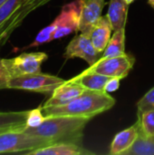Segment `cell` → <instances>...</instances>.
<instances>
[{
	"mask_svg": "<svg viewBox=\"0 0 154 155\" xmlns=\"http://www.w3.org/2000/svg\"><path fill=\"white\" fill-rule=\"evenodd\" d=\"M115 103L116 100L106 92L85 89L82 94L64 105L43 107V114L45 117L76 116L93 119L112 109Z\"/></svg>",
	"mask_w": 154,
	"mask_h": 155,
	"instance_id": "6da1fadb",
	"label": "cell"
},
{
	"mask_svg": "<svg viewBox=\"0 0 154 155\" xmlns=\"http://www.w3.org/2000/svg\"><path fill=\"white\" fill-rule=\"evenodd\" d=\"M91 118L76 116H49L38 127H25L23 132L44 137L52 144L55 143H74L82 144L84 130Z\"/></svg>",
	"mask_w": 154,
	"mask_h": 155,
	"instance_id": "7a4b0ae2",
	"label": "cell"
},
{
	"mask_svg": "<svg viewBox=\"0 0 154 155\" xmlns=\"http://www.w3.org/2000/svg\"><path fill=\"white\" fill-rule=\"evenodd\" d=\"M52 144V143L42 136L26 134L23 131L11 130L0 134V153L27 152L40 149Z\"/></svg>",
	"mask_w": 154,
	"mask_h": 155,
	"instance_id": "3957f363",
	"label": "cell"
},
{
	"mask_svg": "<svg viewBox=\"0 0 154 155\" xmlns=\"http://www.w3.org/2000/svg\"><path fill=\"white\" fill-rule=\"evenodd\" d=\"M65 80L42 72L13 77L8 82V89H17L51 95Z\"/></svg>",
	"mask_w": 154,
	"mask_h": 155,
	"instance_id": "277c9868",
	"label": "cell"
},
{
	"mask_svg": "<svg viewBox=\"0 0 154 155\" xmlns=\"http://www.w3.org/2000/svg\"><path fill=\"white\" fill-rule=\"evenodd\" d=\"M47 58L48 55L44 52H32L23 53L14 58L3 59V62L11 79L16 76L40 73L42 64Z\"/></svg>",
	"mask_w": 154,
	"mask_h": 155,
	"instance_id": "5b68a950",
	"label": "cell"
},
{
	"mask_svg": "<svg viewBox=\"0 0 154 155\" xmlns=\"http://www.w3.org/2000/svg\"><path fill=\"white\" fill-rule=\"evenodd\" d=\"M135 58L132 54H124L119 56L103 58L101 57L93 65L89 66V70L96 72L108 77H118L123 79L127 77L133 69Z\"/></svg>",
	"mask_w": 154,
	"mask_h": 155,
	"instance_id": "8992f818",
	"label": "cell"
},
{
	"mask_svg": "<svg viewBox=\"0 0 154 155\" xmlns=\"http://www.w3.org/2000/svg\"><path fill=\"white\" fill-rule=\"evenodd\" d=\"M103 54L99 53L93 45L90 34L81 33L74 36L65 48L64 58L68 60L72 58H82L89 66L93 65L101 57Z\"/></svg>",
	"mask_w": 154,
	"mask_h": 155,
	"instance_id": "52a82bcc",
	"label": "cell"
},
{
	"mask_svg": "<svg viewBox=\"0 0 154 155\" xmlns=\"http://www.w3.org/2000/svg\"><path fill=\"white\" fill-rule=\"evenodd\" d=\"M82 0H74L64 5L60 14L55 18L57 28L54 35V40L63 38L73 32L78 31Z\"/></svg>",
	"mask_w": 154,
	"mask_h": 155,
	"instance_id": "ba28073f",
	"label": "cell"
},
{
	"mask_svg": "<svg viewBox=\"0 0 154 155\" xmlns=\"http://www.w3.org/2000/svg\"><path fill=\"white\" fill-rule=\"evenodd\" d=\"M51 0H23L19 7L5 25L0 32V46L4 45L9 39L11 35L17 29L25 19L37 8L46 5Z\"/></svg>",
	"mask_w": 154,
	"mask_h": 155,
	"instance_id": "9c48e42d",
	"label": "cell"
},
{
	"mask_svg": "<svg viewBox=\"0 0 154 155\" xmlns=\"http://www.w3.org/2000/svg\"><path fill=\"white\" fill-rule=\"evenodd\" d=\"M104 5V0H82L78 31L84 34H90L93 25L102 16Z\"/></svg>",
	"mask_w": 154,
	"mask_h": 155,
	"instance_id": "30bf717a",
	"label": "cell"
},
{
	"mask_svg": "<svg viewBox=\"0 0 154 155\" xmlns=\"http://www.w3.org/2000/svg\"><path fill=\"white\" fill-rule=\"evenodd\" d=\"M84 90V86L72 80L65 81L54 91L50 98L43 104V107L64 105L82 94Z\"/></svg>",
	"mask_w": 154,
	"mask_h": 155,
	"instance_id": "8fae6325",
	"label": "cell"
},
{
	"mask_svg": "<svg viewBox=\"0 0 154 155\" xmlns=\"http://www.w3.org/2000/svg\"><path fill=\"white\" fill-rule=\"evenodd\" d=\"M29 155H93L82 144L74 143H55L48 146L27 152Z\"/></svg>",
	"mask_w": 154,
	"mask_h": 155,
	"instance_id": "7c38bea8",
	"label": "cell"
},
{
	"mask_svg": "<svg viewBox=\"0 0 154 155\" xmlns=\"http://www.w3.org/2000/svg\"><path fill=\"white\" fill-rule=\"evenodd\" d=\"M140 134L139 125L135 123L127 129L119 132L110 145V154L123 155L136 142Z\"/></svg>",
	"mask_w": 154,
	"mask_h": 155,
	"instance_id": "4fadbf2b",
	"label": "cell"
},
{
	"mask_svg": "<svg viewBox=\"0 0 154 155\" xmlns=\"http://www.w3.org/2000/svg\"><path fill=\"white\" fill-rule=\"evenodd\" d=\"M113 27L108 20V18L105 16H101L100 19L96 22V24L93 25L90 32V37L93 42V46L95 49L103 54L105 50L111 37H112V32Z\"/></svg>",
	"mask_w": 154,
	"mask_h": 155,
	"instance_id": "5bb4252c",
	"label": "cell"
},
{
	"mask_svg": "<svg viewBox=\"0 0 154 155\" xmlns=\"http://www.w3.org/2000/svg\"><path fill=\"white\" fill-rule=\"evenodd\" d=\"M128 7L129 5L124 0H110L106 17L110 21L113 32L125 27Z\"/></svg>",
	"mask_w": 154,
	"mask_h": 155,
	"instance_id": "9a60e30c",
	"label": "cell"
},
{
	"mask_svg": "<svg viewBox=\"0 0 154 155\" xmlns=\"http://www.w3.org/2000/svg\"><path fill=\"white\" fill-rule=\"evenodd\" d=\"M110 78L111 77H108L103 74H100L87 68L83 73H81L80 74L74 76L70 80L81 84L87 90L104 92V86Z\"/></svg>",
	"mask_w": 154,
	"mask_h": 155,
	"instance_id": "2e32d148",
	"label": "cell"
},
{
	"mask_svg": "<svg viewBox=\"0 0 154 155\" xmlns=\"http://www.w3.org/2000/svg\"><path fill=\"white\" fill-rule=\"evenodd\" d=\"M28 111L0 112V129L23 131L26 125Z\"/></svg>",
	"mask_w": 154,
	"mask_h": 155,
	"instance_id": "e0dca14e",
	"label": "cell"
},
{
	"mask_svg": "<svg viewBox=\"0 0 154 155\" xmlns=\"http://www.w3.org/2000/svg\"><path fill=\"white\" fill-rule=\"evenodd\" d=\"M125 54V27L114 31L105 50L103 53V58L119 56Z\"/></svg>",
	"mask_w": 154,
	"mask_h": 155,
	"instance_id": "ac0fdd59",
	"label": "cell"
},
{
	"mask_svg": "<svg viewBox=\"0 0 154 155\" xmlns=\"http://www.w3.org/2000/svg\"><path fill=\"white\" fill-rule=\"evenodd\" d=\"M136 123L139 125L140 134L145 137L154 136V108H148L137 113Z\"/></svg>",
	"mask_w": 154,
	"mask_h": 155,
	"instance_id": "d6986e66",
	"label": "cell"
},
{
	"mask_svg": "<svg viewBox=\"0 0 154 155\" xmlns=\"http://www.w3.org/2000/svg\"><path fill=\"white\" fill-rule=\"evenodd\" d=\"M123 155H154V136L145 137L139 134L134 144Z\"/></svg>",
	"mask_w": 154,
	"mask_h": 155,
	"instance_id": "ffe728a7",
	"label": "cell"
},
{
	"mask_svg": "<svg viewBox=\"0 0 154 155\" xmlns=\"http://www.w3.org/2000/svg\"><path fill=\"white\" fill-rule=\"evenodd\" d=\"M57 28V22L55 21V19L47 26H45L44 28H43L35 36L34 42H32L30 45H28L27 46H25L24 48H22L21 50H25V49H28V48H33V47H37L45 43H49L51 41L54 40V32Z\"/></svg>",
	"mask_w": 154,
	"mask_h": 155,
	"instance_id": "44dd1931",
	"label": "cell"
},
{
	"mask_svg": "<svg viewBox=\"0 0 154 155\" xmlns=\"http://www.w3.org/2000/svg\"><path fill=\"white\" fill-rule=\"evenodd\" d=\"M23 0H6L0 6V32L8 22Z\"/></svg>",
	"mask_w": 154,
	"mask_h": 155,
	"instance_id": "7402d4cb",
	"label": "cell"
},
{
	"mask_svg": "<svg viewBox=\"0 0 154 155\" xmlns=\"http://www.w3.org/2000/svg\"><path fill=\"white\" fill-rule=\"evenodd\" d=\"M45 119L46 117L43 114V105H39L37 108L28 111L25 125L30 128L38 127L45 121Z\"/></svg>",
	"mask_w": 154,
	"mask_h": 155,
	"instance_id": "603a6c76",
	"label": "cell"
},
{
	"mask_svg": "<svg viewBox=\"0 0 154 155\" xmlns=\"http://www.w3.org/2000/svg\"><path fill=\"white\" fill-rule=\"evenodd\" d=\"M138 111L154 108V86L151 88L137 103Z\"/></svg>",
	"mask_w": 154,
	"mask_h": 155,
	"instance_id": "cb8c5ba5",
	"label": "cell"
},
{
	"mask_svg": "<svg viewBox=\"0 0 154 155\" xmlns=\"http://www.w3.org/2000/svg\"><path fill=\"white\" fill-rule=\"evenodd\" d=\"M9 80H10V76L8 71L4 64L3 59L0 58V90L8 89Z\"/></svg>",
	"mask_w": 154,
	"mask_h": 155,
	"instance_id": "d4e9b609",
	"label": "cell"
},
{
	"mask_svg": "<svg viewBox=\"0 0 154 155\" xmlns=\"http://www.w3.org/2000/svg\"><path fill=\"white\" fill-rule=\"evenodd\" d=\"M121 78L118 77H111L108 82L106 83L105 86H104V92L111 94L113 93L115 91H117L120 87V83H121Z\"/></svg>",
	"mask_w": 154,
	"mask_h": 155,
	"instance_id": "484cf974",
	"label": "cell"
},
{
	"mask_svg": "<svg viewBox=\"0 0 154 155\" xmlns=\"http://www.w3.org/2000/svg\"><path fill=\"white\" fill-rule=\"evenodd\" d=\"M147 1H148V4L154 9V0H147Z\"/></svg>",
	"mask_w": 154,
	"mask_h": 155,
	"instance_id": "4316f807",
	"label": "cell"
},
{
	"mask_svg": "<svg viewBox=\"0 0 154 155\" xmlns=\"http://www.w3.org/2000/svg\"><path fill=\"white\" fill-rule=\"evenodd\" d=\"M7 131H11V130L10 129H0V134L5 133V132H7Z\"/></svg>",
	"mask_w": 154,
	"mask_h": 155,
	"instance_id": "83f0119b",
	"label": "cell"
},
{
	"mask_svg": "<svg viewBox=\"0 0 154 155\" xmlns=\"http://www.w3.org/2000/svg\"><path fill=\"white\" fill-rule=\"evenodd\" d=\"M124 1H125L128 5H130V4H132L133 2H134L135 0H124Z\"/></svg>",
	"mask_w": 154,
	"mask_h": 155,
	"instance_id": "f1b7e54d",
	"label": "cell"
},
{
	"mask_svg": "<svg viewBox=\"0 0 154 155\" xmlns=\"http://www.w3.org/2000/svg\"><path fill=\"white\" fill-rule=\"evenodd\" d=\"M5 1H6V0H0V6H1V5H2Z\"/></svg>",
	"mask_w": 154,
	"mask_h": 155,
	"instance_id": "f546056e",
	"label": "cell"
}]
</instances>
